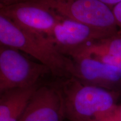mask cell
<instances>
[{"label": "cell", "instance_id": "1", "mask_svg": "<svg viewBox=\"0 0 121 121\" xmlns=\"http://www.w3.org/2000/svg\"><path fill=\"white\" fill-rule=\"evenodd\" d=\"M0 43L31 56L49 68L54 76L69 78L72 66L71 58L59 52L46 36L22 28L2 15Z\"/></svg>", "mask_w": 121, "mask_h": 121}, {"label": "cell", "instance_id": "2", "mask_svg": "<svg viewBox=\"0 0 121 121\" xmlns=\"http://www.w3.org/2000/svg\"><path fill=\"white\" fill-rule=\"evenodd\" d=\"M56 82L65 118L69 121H94L100 114L117 105L119 92L87 85L69 77Z\"/></svg>", "mask_w": 121, "mask_h": 121}, {"label": "cell", "instance_id": "3", "mask_svg": "<svg viewBox=\"0 0 121 121\" xmlns=\"http://www.w3.org/2000/svg\"><path fill=\"white\" fill-rule=\"evenodd\" d=\"M19 50L0 45V93L16 88H25L39 84L49 68L25 57Z\"/></svg>", "mask_w": 121, "mask_h": 121}, {"label": "cell", "instance_id": "4", "mask_svg": "<svg viewBox=\"0 0 121 121\" xmlns=\"http://www.w3.org/2000/svg\"><path fill=\"white\" fill-rule=\"evenodd\" d=\"M59 15L111 35L119 31L112 8L99 0H52L45 4Z\"/></svg>", "mask_w": 121, "mask_h": 121}, {"label": "cell", "instance_id": "5", "mask_svg": "<svg viewBox=\"0 0 121 121\" xmlns=\"http://www.w3.org/2000/svg\"><path fill=\"white\" fill-rule=\"evenodd\" d=\"M111 35L86 24L62 17L47 37L59 52L71 58L94 42Z\"/></svg>", "mask_w": 121, "mask_h": 121}, {"label": "cell", "instance_id": "6", "mask_svg": "<svg viewBox=\"0 0 121 121\" xmlns=\"http://www.w3.org/2000/svg\"><path fill=\"white\" fill-rule=\"evenodd\" d=\"M0 15L30 31L48 37L62 16L44 4L23 2L0 5Z\"/></svg>", "mask_w": 121, "mask_h": 121}, {"label": "cell", "instance_id": "7", "mask_svg": "<svg viewBox=\"0 0 121 121\" xmlns=\"http://www.w3.org/2000/svg\"><path fill=\"white\" fill-rule=\"evenodd\" d=\"M69 77L82 84L121 92V69L86 55L71 57Z\"/></svg>", "mask_w": 121, "mask_h": 121}, {"label": "cell", "instance_id": "8", "mask_svg": "<svg viewBox=\"0 0 121 121\" xmlns=\"http://www.w3.org/2000/svg\"><path fill=\"white\" fill-rule=\"evenodd\" d=\"M65 119L61 95L54 84L39 87L20 121H63Z\"/></svg>", "mask_w": 121, "mask_h": 121}, {"label": "cell", "instance_id": "9", "mask_svg": "<svg viewBox=\"0 0 121 121\" xmlns=\"http://www.w3.org/2000/svg\"><path fill=\"white\" fill-rule=\"evenodd\" d=\"M40 84L0 93V121H20Z\"/></svg>", "mask_w": 121, "mask_h": 121}, {"label": "cell", "instance_id": "10", "mask_svg": "<svg viewBox=\"0 0 121 121\" xmlns=\"http://www.w3.org/2000/svg\"><path fill=\"white\" fill-rule=\"evenodd\" d=\"M94 52L121 57V31L119 30L116 34L94 42L76 56Z\"/></svg>", "mask_w": 121, "mask_h": 121}, {"label": "cell", "instance_id": "11", "mask_svg": "<svg viewBox=\"0 0 121 121\" xmlns=\"http://www.w3.org/2000/svg\"><path fill=\"white\" fill-rule=\"evenodd\" d=\"M79 55L88 56H90L92 58L100 60L102 62L105 63L106 64L114 66V67L119 68L121 69V57H117L114 56L110 55V54L97 52L81 54Z\"/></svg>", "mask_w": 121, "mask_h": 121}, {"label": "cell", "instance_id": "12", "mask_svg": "<svg viewBox=\"0 0 121 121\" xmlns=\"http://www.w3.org/2000/svg\"><path fill=\"white\" fill-rule=\"evenodd\" d=\"M94 121H121V104L100 114Z\"/></svg>", "mask_w": 121, "mask_h": 121}, {"label": "cell", "instance_id": "13", "mask_svg": "<svg viewBox=\"0 0 121 121\" xmlns=\"http://www.w3.org/2000/svg\"><path fill=\"white\" fill-rule=\"evenodd\" d=\"M52 0H0V5L9 6L23 2H34L47 4Z\"/></svg>", "mask_w": 121, "mask_h": 121}, {"label": "cell", "instance_id": "14", "mask_svg": "<svg viewBox=\"0 0 121 121\" xmlns=\"http://www.w3.org/2000/svg\"><path fill=\"white\" fill-rule=\"evenodd\" d=\"M113 13L119 31H121V2L112 7Z\"/></svg>", "mask_w": 121, "mask_h": 121}, {"label": "cell", "instance_id": "15", "mask_svg": "<svg viewBox=\"0 0 121 121\" xmlns=\"http://www.w3.org/2000/svg\"><path fill=\"white\" fill-rule=\"evenodd\" d=\"M99 1H101L104 4H105L107 5H108L109 6L111 7L112 8L116 5L118 4V3L121 2V0H99Z\"/></svg>", "mask_w": 121, "mask_h": 121}, {"label": "cell", "instance_id": "16", "mask_svg": "<svg viewBox=\"0 0 121 121\" xmlns=\"http://www.w3.org/2000/svg\"></svg>", "mask_w": 121, "mask_h": 121}]
</instances>
